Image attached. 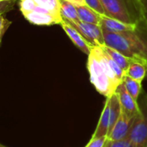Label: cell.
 <instances>
[{
    "mask_svg": "<svg viewBox=\"0 0 147 147\" xmlns=\"http://www.w3.org/2000/svg\"><path fill=\"white\" fill-rule=\"evenodd\" d=\"M88 56L87 66L91 83L101 95L110 97L122 82L125 72L101 46H93Z\"/></svg>",
    "mask_w": 147,
    "mask_h": 147,
    "instance_id": "6da1fadb",
    "label": "cell"
},
{
    "mask_svg": "<svg viewBox=\"0 0 147 147\" xmlns=\"http://www.w3.org/2000/svg\"><path fill=\"white\" fill-rule=\"evenodd\" d=\"M105 45L111 47L132 61L147 65V22L142 19L133 30L112 33L103 30Z\"/></svg>",
    "mask_w": 147,
    "mask_h": 147,
    "instance_id": "7a4b0ae2",
    "label": "cell"
},
{
    "mask_svg": "<svg viewBox=\"0 0 147 147\" xmlns=\"http://www.w3.org/2000/svg\"><path fill=\"white\" fill-rule=\"evenodd\" d=\"M106 16L127 24L144 19L138 0H100Z\"/></svg>",
    "mask_w": 147,
    "mask_h": 147,
    "instance_id": "3957f363",
    "label": "cell"
},
{
    "mask_svg": "<svg viewBox=\"0 0 147 147\" xmlns=\"http://www.w3.org/2000/svg\"><path fill=\"white\" fill-rule=\"evenodd\" d=\"M120 113V102L117 94L114 93L113 95L107 98L97 126L91 138H99L103 136L108 137Z\"/></svg>",
    "mask_w": 147,
    "mask_h": 147,
    "instance_id": "277c9868",
    "label": "cell"
},
{
    "mask_svg": "<svg viewBox=\"0 0 147 147\" xmlns=\"http://www.w3.org/2000/svg\"><path fill=\"white\" fill-rule=\"evenodd\" d=\"M138 102L140 113L136 117L127 138L134 147H147V94Z\"/></svg>",
    "mask_w": 147,
    "mask_h": 147,
    "instance_id": "5b68a950",
    "label": "cell"
},
{
    "mask_svg": "<svg viewBox=\"0 0 147 147\" xmlns=\"http://www.w3.org/2000/svg\"><path fill=\"white\" fill-rule=\"evenodd\" d=\"M68 22L94 46L105 45L103 30L101 29L100 25L82 22L81 20L76 22Z\"/></svg>",
    "mask_w": 147,
    "mask_h": 147,
    "instance_id": "8992f818",
    "label": "cell"
},
{
    "mask_svg": "<svg viewBox=\"0 0 147 147\" xmlns=\"http://www.w3.org/2000/svg\"><path fill=\"white\" fill-rule=\"evenodd\" d=\"M138 116V115H137ZM136 116V117H137ZM136 117H131L126 114L121 109V113L113 125L111 132L108 135V139L111 140H120L124 138H127L130 131L133 125Z\"/></svg>",
    "mask_w": 147,
    "mask_h": 147,
    "instance_id": "52a82bcc",
    "label": "cell"
},
{
    "mask_svg": "<svg viewBox=\"0 0 147 147\" xmlns=\"http://www.w3.org/2000/svg\"><path fill=\"white\" fill-rule=\"evenodd\" d=\"M61 25L63 30L66 32V34L69 37V39L76 45V47H77L82 52L88 55L94 45L91 44L67 20L62 18Z\"/></svg>",
    "mask_w": 147,
    "mask_h": 147,
    "instance_id": "ba28073f",
    "label": "cell"
},
{
    "mask_svg": "<svg viewBox=\"0 0 147 147\" xmlns=\"http://www.w3.org/2000/svg\"><path fill=\"white\" fill-rule=\"evenodd\" d=\"M115 94H117L122 111L131 117H136L140 113V107L138 102L135 100L131 95L127 92L123 82H121L117 88Z\"/></svg>",
    "mask_w": 147,
    "mask_h": 147,
    "instance_id": "9c48e42d",
    "label": "cell"
},
{
    "mask_svg": "<svg viewBox=\"0 0 147 147\" xmlns=\"http://www.w3.org/2000/svg\"><path fill=\"white\" fill-rule=\"evenodd\" d=\"M100 25L103 30L112 33H121L125 31L133 30L137 28V24L124 23L120 20L107 17L106 15L100 16Z\"/></svg>",
    "mask_w": 147,
    "mask_h": 147,
    "instance_id": "30bf717a",
    "label": "cell"
},
{
    "mask_svg": "<svg viewBox=\"0 0 147 147\" xmlns=\"http://www.w3.org/2000/svg\"><path fill=\"white\" fill-rule=\"evenodd\" d=\"M24 17L31 24L36 25H53V24H61V20L58 19L51 14L38 12V11H29L23 14Z\"/></svg>",
    "mask_w": 147,
    "mask_h": 147,
    "instance_id": "8fae6325",
    "label": "cell"
},
{
    "mask_svg": "<svg viewBox=\"0 0 147 147\" xmlns=\"http://www.w3.org/2000/svg\"><path fill=\"white\" fill-rule=\"evenodd\" d=\"M76 8L78 17L81 21L100 25L101 14L98 13L97 11H95L94 9L90 8L87 5H78V6H76Z\"/></svg>",
    "mask_w": 147,
    "mask_h": 147,
    "instance_id": "7c38bea8",
    "label": "cell"
},
{
    "mask_svg": "<svg viewBox=\"0 0 147 147\" xmlns=\"http://www.w3.org/2000/svg\"><path fill=\"white\" fill-rule=\"evenodd\" d=\"M125 75L133 80L142 82V81L147 77V65L143 62L132 61L125 71Z\"/></svg>",
    "mask_w": 147,
    "mask_h": 147,
    "instance_id": "4fadbf2b",
    "label": "cell"
},
{
    "mask_svg": "<svg viewBox=\"0 0 147 147\" xmlns=\"http://www.w3.org/2000/svg\"><path fill=\"white\" fill-rule=\"evenodd\" d=\"M101 48L109 55V56L120 67V68L125 72V71L127 70L129 65L131 64V62L132 61V60H131L130 58L125 56L123 54H121L120 52H119L118 50L111 48V47H108L107 45H102Z\"/></svg>",
    "mask_w": 147,
    "mask_h": 147,
    "instance_id": "5bb4252c",
    "label": "cell"
},
{
    "mask_svg": "<svg viewBox=\"0 0 147 147\" xmlns=\"http://www.w3.org/2000/svg\"><path fill=\"white\" fill-rule=\"evenodd\" d=\"M61 5V15L63 19H66L70 22H76L80 20L76 6L70 2L66 0H60Z\"/></svg>",
    "mask_w": 147,
    "mask_h": 147,
    "instance_id": "9a60e30c",
    "label": "cell"
},
{
    "mask_svg": "<svg viewBox=\"0 0 147 147\" xmlns=\"http://www.w3.org/2000/svg\"><path fill=\"white\" fill-rule=\"evenodd\" d=\"M122 82L124 83L125 88L127 90V92L131 95V97L135 100L138 101L140 96L141 91H142V82L133 80L131 77L127 76L126 75H125Z\"/></svg>",
    "mask_w": 147,
    "mask_h": 147,
    "instance_id": "2e32d148",
    "label": "cell"
},
{
    "mask_svg": "<svg viewBox=\"0 0 147 147\" xmlns=\"http://www.w3.org/2000/svg\"><path fill=\"white\" fill-rule=\"evenodd\" d=\"M105 147H134V145L128 138H124L120 140L107 139Z\"/></svg>",
    "mask_w": 147,
    "mask_h": 147,
    "instance_id": "e0dca14e",
    "label": "cell"
},
{
    "mask_svg": "<svg viewBox=\"0 0 147 147\" xmlns=\"http://www.w3.org/2000/svg\"><path fill=\"white\" fill-rule=\"evenodd\" d=\"M107 139L108 138L106 136L99 138H91V139L85 147H105Z\"/></svg>",
    "mask_w": 147,
    "mask_h": 147,
    "instance_id": "ac0fdd59",
    "label": "cell"
},
{
    "mask_svg": "<svg viewBox=\"0 0 147 147\" xmlns=\"http://www.w3.org/2000/svg\"><path fill=\"white\" fill-rule=\"evenodd\" d=\"M16 1L17 0H5V1L0 2V15L11 11L15 5Z\"/></svg>",
    "mask_w": 147,
    "mask_h": 147,
    "instance_id": "d6986e66",
    "label": "cell"
},
{
    "mask_svg": "<svg viewBox=\"0 0 147 147\" xmlns=\"http://www.w3.org/2000/svg\"><path fill=\"white\" fill-rule=\"evenodd\" d=\"M84 2L86 3L87 5H88L90 8L94 9L98 13H100L101 15H105L103 7L100 4V0H84Z\"/></svg>",
    "mask_w": 147,
    "mask_h": 147,
    "instance_id": "ffe728a7",
    "label": "cell"
},
{
    "mask_svg": "<svg viewBox=\"0 0 147 147\" xmlns=\"http://www.w3.org/2000/svg\"><path fill=\"white\" fill-rule=\"evenodd\" d=\"M10 24H11V22L9 20H7L3 16V14L0 15V40H1L3 35L5 34V32L6 31V30L8 29Z\"/></svg>",
    "mask_w": 147,
    "mask_h": 147,
    "instance_id": "44dd1931",
    "label": "cell"
},
{
    "mask_svg": "<svg viewBox=\"0 0 147 147\" xmlns=\"http://www.w3.org/2000/svg\"><path fill=\"white\" fill-rule=\"evenodd\" d=\"M138 4L144 19L147 22V0H138Z\"/></svg>",
    "mask_w": 147,
    "mask_h": 147,
    "instance_id": "7402d4cb",
    "label": "cell"
},
{
    "mask_svg": "<svg viewBox=\"0 0 147 147\" xmlns=\"http://www.w3.org/2000/svg\"><path fill=\"white\" fill-rule=\"evenodd\" d=\"M67 2H70L71 4H73L75 6H78V5H86V3L84 2V0H66Z\"/></svg>",
    "mask_w": 147,
    "mask_h": 147,
    "instance_id": "603a6c76",
    "label": "cell"
},
{
    "mask_svg": "<svg viewBox=\"0 0 147 147\" xmlns=\"http://www.w3.org/2000/svg\"><path fill=\"white\" fill-rule=\"evenodd\" d=\"M0 147H6V146H5V145H3V144H0Z\"/></svg>",
    "mask_w": 147,
    "mask_h": 147,
    "instance_id": "cb8c5ba5",
    "label": "cell"
},
{
    "mask_svg": "<svg viewBox=\"0 0 147 147\" xmlns=\"http://www.w3.org/2000/svg\"><path fill=\"white\" fill-rule=\"evenodd\" d=\"M3 1H5V0H0V2H3Z\"/></svg>",
    "mask_w": 147,
    "mask_h": 147,
    "instance_id": "d4e9b609",
    "label": "cell"
},
{
    "mask_svg": "<svg viewBox=\"0 0 147 147\" xmlns=\"http://www.w3.org/2000/svg\"><path fill=\"white\" fill-rule=\"evenodd\" d=\"M0 41H1V40H0Z\"/></svg>",
    "mask_w": 147,
    "mask_h": 147,
    "instance_id": "484cf974",
    "label": "cell"
}]
</instances>
